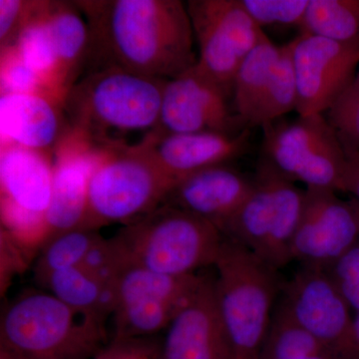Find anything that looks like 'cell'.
Wrapping results in <instances>:
<instances>
[{
	"instance_id": "4dcf8cb0",
	"label": "cell",
	"mask_w": 359,
	"mask_h": 359,
	"mask_svg": "<svg viewBox=\"0 0 359 359\" xmlns=\"http://www.w3.org/2000/svg\"><path fill=\"white\" fill-rule=\"evenodd\" d=\"M241 4L262 29L271 25L301 28L309 0H241Z\"/></svg>"
},
{
	"instance_id": "7402d4cb",
	"label": "cell",
	"mask_w": 359,
	"mask_h": 359,
	"mask_svg": "<svg viewBox=\"0 0 359 359\" xmlns=\"http://www.w3.org/2000/svg\"><path fill=\"white\" fill-rule=\"evenodd\" d=\"M59 301L104 325L114 309V287H107L83 266L52 273L41 283Z\"/></svg>"
},
{
	"instance_id": "d6986e66",
	"label": "cell",
	"mask_w": 359,
	"mask_h": 359,
	"mask_svg": "<svg viewBox=\"0 0 359 359\" xmlns=\"http://www.w3.org/2000/svg\"><path fill=\"white\" fill-rule=\"evenodd\" d=\"M254 185V178L230 165H217L175 184L163 205L195 215L216 226L222 233Z\"/></svg>"
},
{
	"instance_id": "4fadbf2b",
	"label": "cell",
	"mask_w": 359,
	"mask_h": 359,
	"mask_svg": "<svg viewBox=\"0 0 359 359\" xmlns=\"http://www.w3.org/2000/svg\"><path fill=\"white\" fill-rule=\"evenodd\" d=\"M292 40L297 86L295 111L302 117L325 114L355 81L359 42L341 43L306 34Z\"/></svg>"
},
{
	"instance_id": "4316f807",
	"label": "cell",
	"mask_w": 359,
	"mask_h": 359,
	"mask_svg": "<svg viewBox=\"0 0 359 359\" xmlns=\"http://www.w3.org/2000/svg\"><path fill=\"white\" fill-rule=\"evenodd\" d=\"M294 40L283 45L282 53L273 76L269 80L256 112L249 123V129L262 127L280 120L297 110V86L292 61Z\"/></svg>"
},
{
	"instance_id": "2e32d148",
	"label": "cell",
	"mask_w": 359,
	"mask_h": 359,
	"mask_svg": "<svg viewBox=\"0 0 359 359\" xmlns=\"http://www.w3.org/2000/svg\"><path fill=\"white\" fill-rule=\"evenodd\" d=\"M104 150L70 127L54 148L53 182L44 243L65 231L84 229L90 179Z\"/></svg>"
},
{
	"instance_id": "f546056e",
	"label": "cell",
	"mask_w": 359,
	"mask_h": 359,
	"mask_svg": "<svg viewBox=\"0 0 359 359\" xmlns=\"http://www.w3.org/2000/svg\"><path fill=\"white\" fill-rule=\"evenodd\" d=\"M0 54L1 94L48 93L58 97L43 78L20 57L13 46L1 48Z\"/></svg>"
},
{
	"instance_id": "74e56055",
	"label": "cell",
	"mask_w": 359,
	"mask_h": 359,
	"mask_svg": "<svg viewBox=\"0 0 359 359\" xmlns=\"http://www.w3.org/2000/svg\"><path fill=\"white\" fill-rule=\"evenodd\" d=\"M354 201V200H353ZM354 203H355V205H356V209H358V217H359V205H358V203L355 202V201H354Z\"/></svg>"
},
{
	"instance_id": "ac0fdd59",
	"label": "cell",
	"mask_w": 359,
	"mask_h": 359,
	"mask_svg": "<svg viewBox=\"0 0 359 359\" xmlns=\"http://www.w3.org/2000/svg\"><path fill=\"white\" fill-rule=\"evenodd\" d=\"M250 129L238 134H161L155 132L141 147L174 185L205 168L229 164L250 148Z\"/></svg>"
},
{
	"instance_id": "8fae6325",
	"label": "cell",
	"mask_w": 359,
	"mask_h": 359,
	"mask_svg": "<svg viewBox=\"0 0 359 359\" xmlns=\"http://www.w3.org/2000/svg\"><path fill=\"white\" fill-rule=\"evenodd\" d=\"M187 9L199 51L196 65L233 95L238 67L266 33L241 0H190Z\"/></svg>"
},
{
	"instance_id": "3957f363",
	"label": "cell",
	"mask_w": 359,
	"mask_h": 359,
	"mask_svg": "<svg viewBox=\"0 0 359 359\" xmlns=\"http://www.w3.org/2000/svg\"><path fill=\"white\" fill-rule=\"evenodd\" d=\"M212 268L217 304L233 358L261 359L283 287L278 269L226 238Z\"/></svg>"
},
{
	"instance_id": "44dd1931",
	"label": "cell",
	"mask_w": 359,
	"mask_h": 359,
	"mask_svg": "<svg viewBox=\"0 0 359 359\" xmlns=\"http://www.w3.org/2000/svg\"><path fill=\"white\" fill-rule=\"evenodd\" d=\"M46 18L57 58L58 88L65 98L88 60L89 26L75 2L46 1Z\"/></svg>"
},
{
	"instance_id": "52a82bcc",
	"label": "cell",
	"mask_w": 359,
	"mask_h": 359,
	"mask_svg": "<svg viewBox=\"0 0 359 359\" xmlns=\"http://www.w3.org/2000/svg\"><path fill=\"white\" fill-rule=\"evenodd\" d=\"M254 179L252 192L222 233L280 269L292 262V240L304 211L306 189L261 162Z\"/></svg>"
},
{
	"instance_id": "f1b7e54d",
	"label": "cell",
	"mask_w": 359,
	"mask_h": 359,
	"mask_svg": "<svg viewBox=\"0 0 359 359\" xmlns=\"http://www.w3.org/2000/svg\"><path fill=\"white\" fill-rule=\"evenodd\" d=\"M346 159L359 160V85L353 82L325 113Z\"/></svg>"
},
{
	"instance_id": "e575fe53",
	"label": "cell",
	"mask_w": 359,
	"mask_h": 359,
	"mask_svg": "<svg viewBox=\"0 0 359 359\" xmlns=\"http://www.w3.org/2000/svg\"><path fill=\"white\" fill-rule=\"evenodd\" d=\"M344 193L351 194L359 205V160L347 159Z\"/></svg>"
},
{
	"instance_id": "8992f818",
	"label": "cell",
	"mask_w": 359,
	"mask_h": 359,
	"mask_svg": "<svg viewBox=\"0 0 359 359\" xmlns=\"http://www.w3.org/2000/svg\"><path fill=\"white\" fill-rule=\"evenodd\" d=\"M173 186L141 146L105 149L90 179L84 229L134 223L163 205Z\"/></svg>"
},
{
	"instance_id": "1f68e13d",
	"label": "cell",
	"mask_w": 359,
	"mask_h": 359,
	"mask_svg": "<svg viewBox=\"0 0 359 359\" xmlns=\"http://www.w3.org/2000/svg\"><path fill=\"white\" fill-rule=\"evenodd\" d=\"M349 308L359 313V244L327 269Z\"/></svg>"
},
{
	"instance_id": "8d00e7d4",
	"label": "cell",
	"mask_w": 359,
	"mask_h": 359,
	"mask_svg": "<svg viewBox=\"0 0 359 359\" xmlns=\"http://www.w3.org/2000/svg\"><path fill=\"white\" fill-rule=\"evenodd\" d=\"M0 359H16L11 356V354L6 353V351H0Z\"/></svg>"
},
{
	"instance_id": "cb8c5ba5",
	"label": "cell",
	"mask_w": 359,
	"mask_h": 359,
	"mask_svg": "<svg viewBox=\"0 0 359 359\" xmlns=\"http://www.w3.org/2000/svg\"><path fill=\"white\" fill-rule=\"evenodd\" d=\"M11 46L43 78L53 93L65 101L58 88L57 58L47 22L46 1H35L32 13Z\"/></svg>"
},
{
	"instance_id": "5b68a950",
	"label": "cell",
	"mask_w": 359,
	"mask_h": 359,
	"mask_svg": "<svg viewBox=\"0 0 359 359\" xmlns=\"http://www.w3.org/2000/svg\"><path fill=\"white\" fill-rule=\"evenodd\" d=\"M224 236L205 219L168 205L123 226L112 238L123 263L183 276L214 266Z\"/></svg>"
},
{
	"instance_id": "30bf717a",
	"label": "cell",
	"mask_w": 359,
	"mask_h": 359,
	"mask_svg": "<svg viewBox=\"0 0 359 359\" xmlns=\"http://www.w3.org/2000/svg\"><path fill=\"white\" fill-rule=\"evenodd\" d=\"M0 193L6 233L18 242L43 245L53 182V152L1 145Z\"/></svg>"
},
{
	"instance_id": "f35d334b",
	"label": "cell",
	"mask_w": 359,
	"mask_h": 359,
	"mask_svg": "<svg viewBox=\"0 0 359 359\" xmlns=\"http://www.w3.org/2000/svg\"><path fill=\"white\" fill-rule=\"evenodd\" d=\"M356 82H358V83L359 85V70H358V76H356Z\"/></svg>"
},
{
	"instance_id": "7c38bea8",
	"label": "cell",
	"mask_w": 359,
	"mask_h": 359,
	"mask_svg": "<svg viewBox=\"0 0 359 359\" xmlns=\"http://www.w3.org/2000/svg\"><path fill=\"white\" fill-rule=\"evenodd\" d=\"M280 306L332 351L334 359H359L351 308L325 269H301L283 283Z\"/></svg>"
},
{
	"instance_id": "5bb4252c",
	"label": "cell",
	"mask_w": 359,
	"mask_h": 359,
	"mask_svg": "<svg viewBox=\"0 0 359 359\" xmlns=\"http://www.w3.org/2000/svg\"><path fill=\"white\" fill-rule=\"evenodd\" d=\"M358 244L354 201L340 199L327 189L306 188L304 211L292 240V261L327 271Z\"/></svg>"
},
{
	"instance_id": "ffe728a7",
	"label": "cell",
	"mask_w": 359,
	"mask_h": 359,
	"mask_svg": "<svg viewBox=\"0 0 359 359\" xmlns=\"http://www.w3.org/2000/svg\"><path fill=\"white\" fill-rule=\"evenodd\" d=\"M63 101L48 93L1 94V145L53 152L67 131Z\"/></svg>"
},
{
	"instance_id": "9a60e30c",
	"label": "cell",
	"mask_w": 359,
	"mask_h": 359,
	"mask_svg": "<svg viewBox=\"0 0 359 359\" xmlns=\"http://www.w3.org/2000/svg\"><path fill=\"white\" fill-rule=\"evenodd\" d=\"M230 96L194 65L179 76L167 80L158 133H240L245 128L231 112Z\"/></svg>"
},
{
	"instance_id": "ba28073f",
	"label": "cell",
	"mask_w": 359,
	"mask_h": 359,
	"mask_svg": "<svg viewBox=\"0 0 359 359\" xmlns=\"http://www.w3.org/2000/svg\"><path fill=\"white\" fill-rule=\"evenodd\" d=\"M263 130L259 162L306 188L344 193L346 156L325 114L278 120Z\"/></svg>"
},
{
	"instance_id": "603a6c76",
	"label": "cell",
	"mask_w": 359,
	"mask_h": 359,
	"mask_svg": "<svg viewBox=\"0 0 359 359\" xmlns=\"http://www.w3.org/2000/svg\"><path fill=\"white\" fill-rule=\"evenodd\" d=\"M280 53L282 46H276L266 36L238 67L233 81V104L243 128L249 129L250 119L273 76Z\"/></svg>"
},
{
	"instance_id": "d590c367",
	"label": "cell",
	"mask_w": 359,
	"mask_h": 359,
	"mask_svg": "<svg viewBox=\"0 0 359 359\" xmlns=\"http://www.w3.org/2000/svg\"><path fill=\"white\" fill-rule=\"evenodd\" d=\"M353 337L354 346L359 354V313H356L353 318Z\"/></svg>"
},
{
	"instance_id": "484cf974",
	"label": "cell",
	"mask_w": 359,
	"mask_h": 359,
	"mask_svg": "<svg viewBox=\"0 0 359 359\" xmlns=\"http://www.w3.org/2000/svg\"><path fill=\"white\" fill-rule=\"evenodd\" d=\"M261 359H334L332 351L285 313L273 311Z\"/></svg>"
},
{
	"instance_id": "d6a6232c",
	"label": "cell",
	"mask_w": 359,
	"mask_h": 359,
	"mask_svg": "<svg viewBox=\"0 0 359 359\" xmlns=\"http://www.w3.org/2000/svg\"><path fill=\"white\" fill-rule=\"evenodd\" d=\"M92 359H162L161 337L111 339Z\"/></svg>"
},
{
	"instance_id": "6da1fadb",
	"label": "cell",
	"mask_w": 359,
	"mask_h": 359,
	"mask_svg": "<svg viewBox=\"0 0 359 359\" xmlns=\"http://www.w3.org/2000/svg\"><path fill=\"white\" fill-rule=\"evenodd\" d=\"M90 30L92 68L113 65L170 80L197 63L187 4L180 0L75 1ZM91 69V68H90Z\"/></svg>"
},
{
	"instance_id": "7a4b0ae2",
	"label": "cell",
	"mask_w": 359,
	"mask_h": 359,
	"mask_svg": "<svg viewBox=\"0 0 359 359\" xmlns=\"http://www.w3.org/2000/svg\"><path fill=\"white\" fill-rule=\"evenodd\" d=\"M166 81L117 66L91 68L66 94L68 125L99 148L138 147L159 129Z\"/></svg>"
},
{
	"instance_id": "836d02e7",
	"label": "cell",
	"mask_w": 359,
	"mask_h": 359,
	"mask_svg": "<svg viewBox=\"0 0 359 359\" xmlns=\"http://www.w3.org/2000/svg\"><path fill=\"white\" fill-rule=\"evenodd\" d=\"M35 1L0 0V47L14 44L21 28L32 13Z\"/></svg>"
},
{
	"instance_id": "d4e9b609",
	"label": "cell",
	"mask_w": 359,
	"mask_h": 359,
	"mask_svg": "<svg viewBox=\"0 0 359 359\" xmlns=\"http://www.w3.org/2000/svg\"><path fill=\"white\" fill-rule=\"evenodd\" d=\"M301 34L359 42V0H309Z\"/></svg>"
},
{
	"instance_id": "9c48e42d",
	"label": "cell",
	"mask_w": 359,
	"mask_h": 359,
	"mask_svg": "<svg viewBox=\"0 0 359 359\" xmlns=\"http://www.w3.org/2000/svg\"><path fill=\"white\" fill-rule=\"evenodd\" d=\"M204 273L162 275L123 263L114 285L112 339L159 337L199 287Z\"/></svg>"
},
{
	"instance_id": "83f0119b",
	"label": "cell",
	"mask_w": 359,
	"mask_h": 359,
	"mask_svg": "<svg viewBox=\"0 0 359 359\" xmlns=\"http://www.w3.org/2000/svg\"><path fill=\"white\" fill-rule=\"evenodd\" d=\"M102 238L98 231L75 229L47 240L41 245L34 266L37 282L41 285L52 273L81 266L90 250Z\"/></svg>"
},
{
	"instance_id": "e0dca14e",
	"label": "cell",
	"mask_w": 359,
	"mask_h": 359,
	"mask_svg": "<svg viewBox=\"0 0 359 359\" xmlns=\"http://www.w3.org/2000/svg\"><path fill=\"white\" fill-rule=\"evenodd\" d=\"M161 337L162 359H235L217 304L215 273L170 321Z\"/></svg>"
},
{
	"instance_id": "277c9868",
	"label": "cell",
	"mask_w": 359,
	"mask_h": 359,
	"mask_svg": "<svg viewBox=\"0 0 359 359\" xmlns=\"http://www.w3.org/2000/svg\"><path fill=\"white\" fill-rule=\"evenodd\" d=\"M108 341L104 325L47 290L16 297L0 323V351L16 359H92Z\"/></svg>"
}]
</instances>
